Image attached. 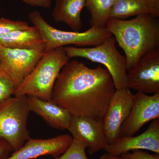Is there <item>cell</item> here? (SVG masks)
<instances>
[{
    "label": "cell",
    "mask_w": 159,
    "mask_h": 159,
    "mask_svg": "<svg viewBox=\"0 0 159 159\" xmlns=\"http://www.w3.org/2000/svg\"><path fill=\"white\" fill-rule=\"evenodd\" d=\"M85 0H56L52 12L54 21L65 24L74 31H80L82 27L81 11Z\"/></svg>",
    "instance_id": "obj_16"
},
{
    "label": "cell",
    "mask_w": 159,
    "mask_h": 159,
    "mask_svg": "<svg viewBox=\"0 0 159 159\" xmlns=\"http://www.w3.org/2000/svg\"><path fill=\"white\" fill-rule=\"evenodd\" d=\"M23 2L33 7H42L49 9L51 7L52 0H22Z\"/></svg>",
    "instance_id": "obj_24"
},
{
    "label": "cell",
    "mask_w": 159,
    "mask_h": 159,
    "mask_svg": "<svg viewBox=\"0 0 159 159\" xmlns=\"http://www.w3.org/2000/svg\"><path fill=\"white\" fill-rule=\"evenodd\" d=\"M120 157L123 159H159V154H151L142 150H136L125 152Z\"/></svg>",
    "instance_id": "obj_22"
},
{
    "label": "cell",
    "mask_w": 159,
    "mask_h": 159,
    "mask_svg": "<svg viewBox=\"0 0 159 159\" xmlns=\"http://www.w3.org/2000/svg\"><path fill=\"white\" fill-rule=\"evenodd\" d=\"M68 130L73 139L79 140L86 145L90 155L100 151H104L108 145L102 120L72 116Z\"/></svg>",
    "instance_id": "obj_11"
},
{
    "label": "cell",
    "mask_w": 159,
    "mask_h": 159,
    "mask_svg": "<svg viewBox=\"0 0 159 159\" xmlns=\"http://www.w3.org/2000/svg\"><path fill=\"white\" fill-rule=\"evenodd\" d=\"M28 99L30 111L41 117L48 125L56 129H68L72 116L67 111L51 101L31 97Z\"/></svg>",
    "instance_id": "obj_14"
},
{
    "label": "cell",
    "mask_w": 159,
    "mask_h": 159,
    "mask_svg": "<svg viewBox=\"0 0 159 159\" xmlns=\"http://www.w3.org/2000/svg\"><path fill=\"white\" fill-rule=\"evenodd\" d=\"M69 58L82 57L102 65L111 76L116 89L128 88L126 59L116 46V41L111 36L102 43L91 48L74 46L63 47Z\"/></svg>",
    "instance_id": "obj_5"
},
{
    "label": "cell",
    "mask_w": 159,
    "mask_h": 159,
    "mask_svg": "<svg viewBox=\"0 0 159 159\" xmlns=\"http://www.w3.org/2000/svg\"><path fill=\"white\" fill-rule=\"evenodd\" d=\"M145 149L159 154V118L154 119L147 129L137 136L119 137L108 144L105 151L112 155L136 150Z\"/></svg>",
    "instance_id": "obj_13"
},
{
    "label": "cell",
    "mask_w": 159,
    "mask_h": 159,
    "mask_svg": "<svg viewBox=\"0 0 159 159\" xmlns=\"http://www.w3.org/2000/svg\"><path fill=\"white\" fill-rule=\"evenodd\" d=\"M127 71L128 88L146 94L159 93V48L143 55Z\"/></svg>",
    "instance_id": "obj_8"
},
{
    "label": "cell",
    "mask_w": 159,
    "mask_h": 159,
    "mask_svg": "<svg viewBox=\"0 0 159 159\" xmlns=\"http://www.w3.org/2000/svg\"><path fill=\"white\" fill-rule=\"evenodd\" d=\"M73 140L72 136L67 134L48 139L31 138L11 156L5 159H32L43 156L56 158L65 152Z\"/></svg>",
    "instance_id": "obj_12"
},
{
    "label": "cell",
    "mask_w": 159,
    "mask_h": 159,
    "mask_svg": "<svg viewBox=\"0 0 159 159\" xmlns=\"http://www.w3.org/2000/svg\"><path fill=\"white\" fill-rule=\"evenodd\" d=\"M16 89L11 80L0 73V102L14 95Z\"/></svg>",
    "instance_id": "obj_21"
},
{
    "label": "cell",
    "mask_w": 159,
    "mask_h": 159,
    "mask_svg": "<svg viewBox=\"0 0 159 159\" xmlns=\"http://www.w3.org/2000/svg\"><path fill=\"white\" fill-rule=\"evenodd\" d=\"M41 50L10 48L0 45V73L17 89L44 54Z\"/></svg>",
    "instance_id": "obj_7"
},
{
    "label": "cell",
    "mask_w": 159,
    "mask_h": 159,
    "mask_svg": "<svg viewBox=\"0 0 159 159\" xmlns=\"http://www.w3.org/2000/svg\"><path fill=\"white\" fill-rule=\"evenodd\" d=\"M111 76L99 64L90 68L78 61L66 65L54 84L51 102L72 116L102 120L116 91Z\"/></svg>",
    "instance_id": "obj_1"
},
{
    "label": "cell",
    "mask_w": 159,
    "mask_h": 159,
    "mask_svg": "<svg viewBox=\"0 0 159 159\" xmlns=\"http://www.w3.org/2000/svg\"><path fill=\"white\" fill-rule=\"evenodd\" d=\"M13 151L8 142L3 139H0V159L8 157L9 153Z\"/></svg>",
    "instance_id": "obj_25"
},
{
    "label": "cell",
    "mask_w": 159,
    "mask_h": 159,
    "mask_svg": "<svg viewBox=\"0 0 159 159\" xmlns=\"http://www.w3.org/2000/svg\"><path fill=\"white\" fill-rule=\"evenodd\" d=\"M30 112L27 96H14L0 102V139L14 151L31 139L27 129Z\"/></svg>",
    "instance_id": "obj_6"
},
{
    "label": "cell",
    "mask_w": 159,
    "mask_h": 159,
    "mask_svg": "<svg viewBox=\"0 0 159 159\" xmlns=\"http://www.w3.org/2000/svg\"><path fill=\"white\" fill-rule=\"evenodd\" d=\"M149 13L144 0H116L111 12L112 18L124 19Z\"/></svg>",
    "instance_id": "obj_18"
},
{
    "label": "cell",
    "mask_w": 159,
    "mask_h": 159,
    "mask_svg": "<svg viewBox=\"0 0 159 159\" xmlns=\"http://www.w3.org/2000/svg\"><path fill=\"white\" fill-rule=\"evenodd\" d=\"M29 20L40 32L46 44L45 52L60 47H95L112 36L105 28H91L83 32L62 31L47 22L37 11L30 12Z\"/></svg>",
    "instance_id": "obj_4"
},
{
    "label": "cell",
    "mask_w": 159,
    "mask_h": 159,
    "mask_svg": "<svg viewBox=\"0 0 159 159\" xmlns=\"http://www.w3.org/2000/svg\"><path fill=\"white\" fill-rule=\"evenodd\" d=\"M86 145L77 139H73L69 148L62 155L54 159H89L85 152Z\"/></svg>",
    "instance_id": "obj_19"
},
{
    "label": "cell",
    "mask_w": 159,
    "mask_h": 159,
    "mask_svg": "<svg viewBox=\"0 0 159 159\" xmlns=\"http://www.w3.org/2000/svg\"><path fill=\"white\" fill-rule=\"evenodd\" d=\"M99 159H123L120 156L112 155L110 154L106 153L102 154L101 156L99 157Z\"/></svg>",
    "instance_id": "obj_26"
},
{
    "label": "cell",
    "mask_w": 159,
    "mask_h": 159,
    "mask_svg": "<svg viewBox=\"0 0 159 159\" xmlns=\"http://www.w3.org/2000/svg\"><path fill=\"white\" fill-rule=\"evenodd\" d=\"M70 58L63 47L45 52L32 72L15 92V97L27 96L51 101L55 83Z\"/></svg>",
    "instance_id": "obj_3"
},
{
    "label": "cell",
    "mask_w": 159,
    "mask_h": 159,
    "mask_svg": "<svg viewBox=\"0 0 159 159\" xmlns=\"http://www.w3.org/2000/svg\"><path fill=\"white\" fill-rule=\"evenodd\" d=\"M134 94L130 89L116 90L102 119L103 129L109 144L119 137L122 124L130 113Z\"/></svg>",
    "instance_id": "obj_10"
},
{
    "label": "cell",
    "mask_w": 159,
    "mask_h": 159,
    "mask_svg": "<svg viewBox=\"0 0 159 159\" xmlns=\"http://www.w3.org/2000/svg\"><path fill=\"white\" fill-rule=\"evenodd\" d=\"M116 0H85L89 12L91 28H105L111 18L112 9Z\"/></svg>",
    "instance_id": "obj_17"
},
{
    "label": "cell",
    "mask_w": 159,
    "mask_h": 159,
    "mask_svg": "<svg viewBox=\"0 0 159 159\" xmlns=\"http://www.w3.org/2000/svg\"><path fill=\"white\" fill-rule=\"evenodd\" d=\"M0 45L10 48L44 52L46 49L45 42L40 32L34 26L27 30H17L0 35Z\"/></svg>",
    "instance_id": "obj_15"
},
{
    "label": "cell",
    "mask_w": 159,
    "mask_h": 159,
    "mask_svg": "<svg viewBox=\"0 0 159 159\" xmlns=\"http://www.w3.org/2000/svg\"><path fill=\"white\" fill-rule=\"evenodd\" d=\"M149 13L129 20L111 18L106 29L124 51L127 71L145 54L159 48V20Z\"/></svg>",
    "instance_id": "obj_2"
},
{
    "label": "cell",
    "mask_w": 159,
    "mask_h": 159,
    "mask_svg": "<svg viewBox=\"0 0 159 159\" xmlns=\"http://www.w3.org/2000/svg\"><path fill=\"white\" fill-rule=\"evenodd\" d=\"M148 8L149 14L155 17H159V0H144Z\"/></svg>",
    "instance_id": "obj_23"
},
{
    "label": "cell",
    "mask_w": 159,
    "mask_h": 159,
    "mask_svg": "<svg viewBox=\"0 0 159 159\" xmlns=\"http://www.w3.org/2000/svg\"><path fill=\"white\" fill-rule=\"evenodd\" d=\"M158 118L159 93L149 96L137 92L134 94L130 113L122 124L119 137L133 136L143 125Z\"/></svg>",
    "instance_id": "obj_9"
},
{
    "label": "cell",
    "mask_w": 159,
    "mask_h": 159,
    "mask_svg": "<svg viewBox=\"0 0 159 159\" xmlns=\"http://www.w3.org/2000/svg\"><path fill=\"white\" fill-rule=\"evenodd\" d=\"M31 27L25 22L0 18V35L17 30H27Z\"/></svg>",
    "instance_id": "obj_20"
}]
</instances>
